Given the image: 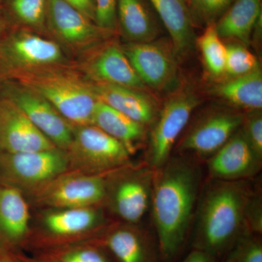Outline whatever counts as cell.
I'll list each match as a JSON object with an SVG mask.
<instances>
[{"instance_id":"30","label":"cell","mask_w":262,"mask_h":262,"mask_svg":"<svg viewBox=\"0 0 262 262\" xmlns=\"http://www.w3.org/2000/svg\"><path fill=\"white\" fill-rule=\"evenodd\" d=\"M221 262H262V244L257 234L246 231Z\"/></svg>"},{"instance_id":"31","label":"cell","mask_w":262,"mask_h":262,"mask_svg":"<svg viewBox=\"0 0 262 262\" xmlns=\"http://www.w3.org/2000/svg\"><path fill=\"white\" fill-rule=\"evenodd\" d=\"M234 0H189L193 23L209 26L215 23Z\"/></svg>"},{"instance_id":"26","label":"cell","mask_w":262,"mask_h":262,"mask_svg":"<svg viewBox=\"0 0 262 262\" xmlns=\"http://www.w3.org/2000/svg\"><path fill=\"white\" fill-rule=\"evenodd\" d=\"M107 251L96 241L52 248L41 258L48 262H112Z\"/></svg>"},{"instance_id":"3","label":"cell","mask_w":262,"mask_h":262,"mask_svg":"<svg viewBox=\"0 0 262 262\" xmlns=\"http://www.w3.org/2000/svg\"><path fill=\"white\" fill-rule=\"evenodd\" d=\"M3 75L47 100L72 126L92 125L97 96L89 80L66 65L10 71Z\"/></svg>"},{"instance_id":"40","label":"cell","mask_w":262,"mask_h":262,"mask_svg":"<svg viewBox=\"0 0 262 262\" xmlns=\"http://www.w3.org/2000/svg\"><path fill=\"white\" fill-rule=\"evenodd\" d=\"M4 1L5 0H0V4H1V3H3Z\"/></svg>"},{"instance_id":"25","label":"cell","mask_w":262,"mask_h":262,"mask_svg":"<svg viewBox=\"0 0 262 262\" xmlns=\"http://www.w3.org/2000/svg\"><path fill=\"white\" fill-rule=\"evenodd\" d=\"M212 94L235 107L248 112L261 110L262 74L258 68L251 73L232 77L213 88Z\"/></svg>"},{"instance_id":"27","label":"cell","mask_w":262,"mask_h":262,"mask_svg":"<svg viewBox=\"0 0 262 262\" xmlns=\"http://www.w3.org/2000/svg\"><path fill=\"white\" fill-rule=\"evenodd\" d=\"M207 70L213 77L225 73L227 46L219 36L215 24L207 26L203 34L196 39Z\"/></svg>"},{"instance_id":"22","label":"cell","mask_w":262,"mask_h":262,"mask_svg":"<svg viewBox=\"0 0 262 262\" xmlns=\"http://www.w3.org/2000/svg\"><path fill=\"white\" fill-rule=\"evenodd\" d=\"M261 19V0H234L215 23L222 39H236L246 46Z\"/></svg>"},{"instance_id":"37","label":"cell","mask_w":262,"mask_h":262,"mask_svg":"<svg viewBox=\"0 0 262 262\" xmlns=\"http://www.w3.org/2000/svg\"><path fill=\"white\" fill-rule=\"evenodd\" d=\"M0 262H22L14 250L0 244Z\"/></svg>"},{"instance_id":"12","label":"cell","mask_w":262,"mask_h":262,"mask_svg":"<svg viewBox=\"0 0 262 262\" xmlns=\"http://www.w3.org/2000/svg\"><path fill=\"white\" fill-rule=\"evenodd\" d=\"M4 96L11 99L38 130L61 151L69 149L74 127L39 94L13 82L4 85Z\"/></svg>"},{"instance_id":"29","label":"cell","mask_w":262,"mask_h":262,"mask_svg":"<svg viewBox=\"0 0 262 262\" xmlns=\"http://www.w3.org/2000/svg\"><path fill=\"white\" fill-rule=\"evenodd\" d=\"M227 46L225 73L232 77L251 73L259 68L256 56L242 44Z\"/></svg>"},{"instance_id":"39","label":"cell","mask_w":262,"mask_h":262,"mask_svg":"<svg viewBox=\"0 0 262 262\" xmlns=\"http://www.w3.org/2000/svg\"><path fill=\"white\" fill-rule=\"evenodd\" d=\"M3 27H4V18L2 16L1 12H0V34H1L2 31H3ZM3 41L0 37V49H1L2 43Z\"/></svg>"},{"instance_id":"1","label":"cell","mask_w":262,"mask_h":262,"mask_svg":"<svg viewBox=\"0 0 262 262\" xmlns=\"http://www.w3.org/2000/svg\"><path fill=\"white\" fill-rule=\"evenodd\" d=\"M201 170L184 156L153 170L151 207L161 262H174L184 248L200 195Z\"/></svg>"},{"instance_id":"28","label":"cell","mask_w":262,"mask_h":262,"mask_svg":"<svg viewBox=\"0 0 262 262\" xmlns=\"http://www.w3.org/2000/svg\"><path fill=\"white\" fill-rule=\"evenodd\" d=\"M10 16L26 27L44 29L47 20L48 0H5Z\"/></svg>"},{"instance_id":"14","label":"cell","mask_w":262,"mask_h":262,"mask_svg":"<svg viewBox=\"0 0 262 262\" xmlns=\"http://www.w3.org/2000/svg\"><path fill=\"white\" fill-rule=\"evenodd\" d=\"M58 149L9 98L0 97V152Z\"/></svg>"},{"instance_id":"36","label":"cell","mask_w":262,"mask_h":262,"mask_svg":"<svg viewBox=\"0 0 262 262\" xmlns=\"http://www.w3.org/2000/svg\"><path fill=\"white\" fill-rule=\"evenodd\" d=\"M181 262H221L211 257L207 253L198 250L193 249Z\"/></svg>"},{"instance_id":"6","label":"cell","mask_w":262,"mask_h":262,"mask_svg":"<svg viewBox=\"0 0 262 262\" xmlns=\"http://www.w3.org/2000/svg\"><path fill=\"white\" fill-rule=\"evenodd\" d=\"M200 103L195 93L189 89L177 91L167 100L150 134L146 163L149 168H160L170 158L177 139Z\"/></svg>"},{"instance_id":"24","label":"cell","mask_w":262,"mask_h":262,"mask_svg":"<svg viewBox=\"0 0 262 262\" xmlns=\"http://www.w3.org/2000/svg\"><path fill=\"white\" fill-rule=\"evenodd\" d=\"M92 125L122 143L131 155L145 139L146 127L98 100Z\"/></svg>"},{"instance_id":"10","label":"cell","mask_w":262,"mask_h":262,"mask_svg":"<svg viewBox=\"0 0 262 262\" xmlns=\"http://www.w3.org/2000/svg\"><path fill=\"white\" fill-rule=\"evenodd\" d=\"M122 49L144 85L165 91L178 84L177 55L173 46L152 41L128 43Z\"/></svg>"},{"instance_id":"15","label":"cell","mask_w":262,"mask_h":262,"mask_svg":"<svg viewBox=\"0 0 262 262\" xmlns=\"http://www.w3.org/2000/svg\"><path fill=\"white\" fill-rule=\"evenodd\" d=\"M208 161L209 179L248 180L261 168L262 158L253 151L239 128Z\"/></svg>"},{"instance_id":"13","label":"cell","mask_w":262,"mask_h":262,"mask_svg":"<svg viewBox=\"0 0 262 262\" xmlns=\"http://www.w3.org/2000/svg\"><path fill=\"white\" fill-rule=\"evenodd\" d=\"M46 26L67 48L84 51L106 39L104 30L63 0H48Z\"/></svg>"},{"instance_id":"23","label":"cell","mask_w":262,"mask_h":262,"mask_svg":"<svg viewBox=\"0 0 262 262\" xmlns=\"http://www.w3.org/2000/svg\"><path fill=\"white\" fill-rule=\"evenodd\" d=\"M117 24L129 43L152 42L159 34L146 0H117Z\"/></svg>"},{"instance_id":"7","label":"cell","mask_w":262,"mask_h":262,"mask_svg":"<svg viewBox=\"0 0 262 262\" xmlns=\"http://www.w3.org/2000/svg\"><path fill=\"white\" fill-rule=\"evenodd\" d=\"M70 168L64 151L58 149L0 152V182L38 189L67 172Z\"/></svg>"},{"instance_id":"17","label":"cell","mask_w":262,"mask_h":262,"mask_svg":"<svg viewBox=\"0 0 262 262\" xmlns=\"http://www.w3.org/2000/svg\"><path fill=\"white\" fill-rule=\"evenodd\" d=\"M103 219L98 207L61 208L51 212L45 217L44 226L48 234L43 242L63 246L103 225Z\"/></svg>"},{"instance_id":"34","label":"cell","mask_w":262,"mask_h":262,"mask_svg":"<svg viewBox=\"0 0 262 262\" xmlns=\"http://www.w3.org/2000/svg\"><path fill=\"white\" fill-rule=\"evenodd\" d=\"M246 227L253 234L262 232V202L261 194H251L245 214Z\"/></svg>"},{"instance_id":"33","label":"cell","mask_w":262,"mask_h":262,"mask_svg":"<svg viewBox=\"0 0 262 262\" xmlns=\"http://www.w3.org/2000/svg\"><path fill=\"white\" fill-rule=\"evenodd\" d=\"M117 0H96L95 23L104 30L114 32L117 27Z\"/></svg>"},{"instance_id":"18","label":"cell","mask_w":262,"mask_h":262,"mask_svg":"<svg viewBox=\"0 0 262 262\" xmlns=\"http://www.w3.org/2000/svg\"><path fill=\"white\" fill-rule=\"evenodd\" d=\"M89 82L98 99L108 106L146 127L152 126L156 121L159 114L158 106L154 100L141 90Z\"/></svg>"},{"instance_id":"32","label":"cell","mask_w":262,"mask_h":262,"mask_svg":"<svg viewBox=\"0 0 262 262\" xmlns=\"http://www.w3.org/2000/svg\"><path fill=\"white\" fill-rule=\"evenodd\" d=\"M241 128L253 151L262 158L261 110L248 112L244 115Z\"/></svg>"},{"instance_id":"8","label":"cell","mask_w":262,"mask_h":262,"mask_svg":"<svg viewBox=\"0 0 262 262\" xmlns=\"http://www.w3.org/2000/svg\"><path fill=\"white\" fill-rule=\"evenodd\" d=\"M107 174L63 173L34 190L36 201L58 209L98 207L106 201Z\"/></svg>"},{"instance_id":"4","label":"cell","mask_w":262,"mask_h":262,"mask_svg":"<svg viewBox=\"0 0 262 262\" xmlns=\"http://www.w3.org/2000/svg\"><path fill=\"white\" fill-rule=\"evenodd\" d=\"M73 127V140L65 153L76 171L106 174L130 164V151L120 141L94 125Z\"/></svg>"},{"instance_id":"2","label":"cell","mask_w":262,"mask_h":262,"mask_svg":"<svg viewBox=\"0 0 262 262\" xmlns=\"http://www.w3.org/2000/svg\"><path fill=\"white\" fill-rule=\"evenodd\" d=\"M247 181L209 179L196 204L193 249L221 261L248 230L245 214L253 192Z\"/></svg>"},{"instance_id":"38","label":"cell","mask_w":262,"mask_h":262,"mask_svg":"<svg viewBox=\"0 0 262 262\" xmlns=\"http://www.w3.org/2000/svg\"><path fill=\"white\" fill-rule=\"evenodd\" d=\"M19 256H20V255H19ZM20 257L22 262H48L42 258H37V259H32V258H25L24 256H20Z\"/></svg>"},{"instance_id":"5","label":"cell","mask_w":262,"mask_h":262,"mask_svg":"<svg viewBox=\"0 0 262 262\" xmlns=\"http://www.w3.org/2000/svg\"><path fill=\"white\" fill-rule=\"evenodd\" d=\"M153 170L130 164L106 175V198L112 211L124 222L138 225L151 202Z\"/></svg>"},{"instance_id":"21","label":"cell","mask_w":262,"mask_h":262,"mask_svg":"<svg viewBox=\"0 0 262 262\" xmlns=\"http://www.w3.org/2000/svg\"><path fill=\"white\" fill-rule=\"evenodd\" d=\"M170 34L177 56H185L194 46L195 37L185 0H149Z\"/></svg>"},{"instance_id":"16","label":"cell","mask_w":262,"mask_h":262,"mask_svg":"<svg viewBox=\"0 0 262 262\" xmlns=\"http://www.w3.org/2000/svg\"><path fill=\"white\" fill-rule=\"evenodd\" d=\"M116 262H161L158 243L137 225L114 226L94 239Z\"/></svg>"},{"instance_id":"20","label":"cell","mask_w":262,"mask_h":262,"mask_svg":"<svg viewBox=\"0 0 262 262\" xmlns=\"http://www.w3.org/2000/svg\"><path fill=\"white\" fill-rule=\"evenodd\" d=\"M30 213L19 188L0 182V244L15 250L29 233Z\"/></svg>"},{"instance_id":"19","label":"cell","mask_w":262,"mask_h":262,"mask_svg":"<svg viewBox=\"0 0 262 262\" xmlns=\"http://www.w3.org/2000/svg\"><path fill=\"white\" fill-rule=\"evenodd\" d=\"M91 82L117 84L141 90L145 85L124 53L117 44L108 45L98 51L84 66Z\"/></svg>"},{"instance_id":"11","label":"cell","mask_w":262,"mask_h":262,"mask_svg":"<svg viewBox=\"0 0 262 262\" xmlns=\"http://www.w3.org/2000/svg\"><path fill=\"white\" fill-rule=\"evenodd\" d=\"M244 115L232 110H220L198 119L182 136L177 149L208 160L241 128Z\"/></svg>"},{"instance_id":"35","label":"cell","mask_w":262,"mask_h":262,"mask_svg":"<svg viewBox=\"0 0 262 262\" xmlns=\"http://www.w3.org/2000/svg\"><path fill=\"white\" fill-rule=\"evenodd\" d=\"M84 16L95 22L96 18V0H63Z\"/></svg>"},{"instance_id":"9","label":"cell","mask_w":262,"mask_h":262,"mask_svg":"<svg viewBox=\"0 0 262 262\" xmlns=\"http://www.w3.org/2000/svg\"><path fill=\"white\" fill-rule=\"evenodd\" d=\"M66 57L58 43L21 31L7 37L0 49V70H30L64 66Z\"/></svg>"}]
</instances>
